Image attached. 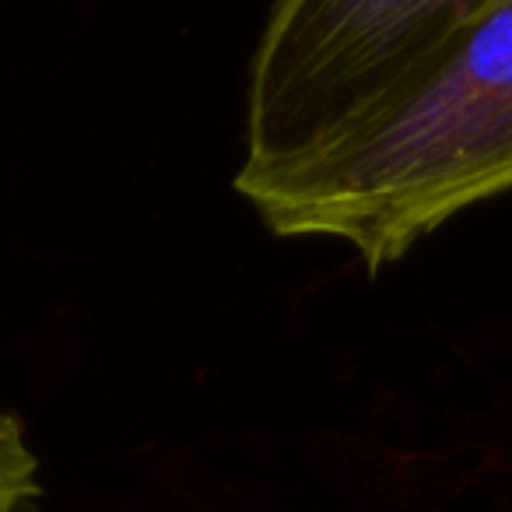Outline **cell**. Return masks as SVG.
Segmentation results:
<instances>
[{
	"mask_svg": "<svg viewBox=\"0 0 512 512\" xmlns=\"http://www.w3.org/2000/svg\"><path fill=\"white\" fill-rule=\"evenodd\" d=\"M36 495V456L25 428L0 411V512H18Z\"/></svg>",
	"mask_w": 512,
	"mask_h": 512,
	"instance_id": "3",
	"label": "cell"
},
{
	"mask_svg": "<svg viewBox=\"0 0 512 512\" xmlns=\"http://www.w3.org/2000/svg\"><path fill=\"white\" fill-rule=\"evenodd\" d=\"M491 0H274L246 92L242 169L302 155L418 74Z\"/></svg>",
	"mask_w": 512,
	"mask_h": 512,
	"instance_id": "2",
	"label": "cell"
},
{
	"mask_svg": "<svg viewBox=\"0 0 512 512\" xmlns=\"http://www.w3.org/2000/svg\"><path fill=\"white\" fill-rule=\"evenodd\" d=\"M285 239H341L383 271L453 214L512 190V0H491L418 74L302 155L235 172Z\"/></svg>",
	"mask_w": 512,
	"mask_h": 512,
	"instance_id": "1",
	"label": "cell"
}]
</instances>
